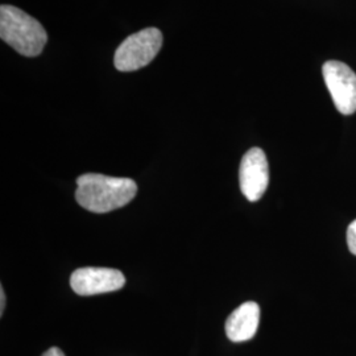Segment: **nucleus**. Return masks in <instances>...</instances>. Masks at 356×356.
I'll return each mask as SVG.
<instances>
[{
  "instance_id": "nucleus-9",
  "label": "nucleus",
  "mask_w": 356,
  "mask_h": 356,
  "mask_svg": "<svg viewBox=\"0 0 356 356\" xmlns=\"http://www.w3.org/2000/svg\"><path fill=\"white\" fill-rule=\"evenodd\" d=\"M41 356H65L64 353L58 347H51Z\"/></svg>"
},
{
  "instance_id": "nucleus-5",
  "label": "nucleus",
  "mask_w": 356,
  "mask_h": 356,
  "mask_svg": "<svg viewBox=\"0 0 356 356\" xmlns=\"http://www.w3.org/2000/svg\"><path fill=\"white\" fill-rule=\"evenodd\" d=\"M124 284V275L113 268H79L70 277V286L79 296L115 292L122 289Z\"/></svg>"
},
{
  "instance_id": "nucleus-8",
  "label": "nucleus",
  "mask_w": 356,
  "mask_h": 356,
  "mask_svg": "<svg viewBox=\"0 0 356 356\" xmlns=\"http://www.w3.org/2000/svg\"><path fill=\"white\" fill-rule=\"evenodd\" d=\"M347 245L350 252L356 256V219L350 223L347 229Z\"/></svg>"
},
{
  "instance_id": "nucleus-2",
  "label": "nucleus",
  "mask_w": 356,
  "mask_h": 356,
  "mask_svg": "<svg viewBox=\"0 0 356 356\" xmlns=\"http://www.w3.org/2000/svg\"><path fill=\"white\" fill-rule=\"evenodd\" d=\"M0 38L26 57L40 56L48 42V33L38 20L8 4L0 7Z\"/></svg>"
},
{
  "instance_id": "nucleus-4",
  "label": "nucleus",
  "mask_w": 356,
  "mask_h": 356,
  "mask_svg": "<svg viewBox=\"0 0 356 356\" xmlns=\"http://www.w3.org/2000/svg\"><path fill=\"white\" fill-rule=\"evenodd\" d=\"M323 79L337 110L343 115L356 111V74L348 65L327 61L322 67Z\"/></svg>"
},
{
  "instance_id": "nucleus-1",
  "label": "nucleus",
  "mask_w": 356,
  "mask_h": 356,
  "mask_svg": "<svg viewBox=\"0 0 356 356\" xmlns=\"http://www.w3.org/2000/svg\"><path fill=\"white\" fill-rule=\"evenodd\" d=\"M76 200L79 206L91 213L104 214L129 204L138 185L131 178L110 177L88 173L76 178Z\"/></svg>"
},
{
  "instance_id": "nucleus-3",
  "label": "nucleus",
  "mask_w": 356,
  "mask_h": 356,
  "mask_svg": "<svg viewBox=\"0 0 356 356\" xmlns=\"http://www.w3.org/2000/svg\"><path fill=\"white\" fill-rule=\"evenodd\" d=\"M163 40L157 28H145L128 36L115 51V67L119 72H136L151 64L163 47Z\"/></svg>"
},
{
  "instance_id": "nucleus-6",
  "label": "nucleus",
  "mask_w": 356,
  "mask_h": 356,
  "mask_svg": "<svg viewBox=\"0 0 356 356\" xmlns=\"http://www.w3.org/2000/svg\"><path fill=\"white\" fill-rule=\"evenodd\" d=\"M239 182L244 197L250 202H256L264 195L269 184V166L263 149L251 148L243 156Z\"/></svg>"
},
{
  "instance_id": "nucleus-10",
  "label": "nucleus",
  "mask_w": 356,
  "mask_h": 356,
  "mask_svg": "<svg viewBox=\"0 0 356 356\" xmlns=\"http://www.w3.org/2000/svg\"><path fill=\"white\" fill-rule=\"evenodd\" d=\"M4 309H6V293L3 288H0V314L1 316L4 313Z\"/></svg>"
},
{
  "instance_id": "nucleus-7",
  "label": "nucleus",
  "mask_w": 356,
  "mask_h": 356,
  "mask_svg": "<svg viewBox=\"0 0 356 356\" xmlns=\"http://www.w3.org/2000/svg\"><path fill=\"white\" fill-rule=\"evenodd\" d=\"M260 323V307L256 302H244L236 307L226 321V334L231 342L252 339Z\"/></svg>"
}]
</instances>
